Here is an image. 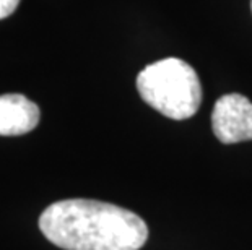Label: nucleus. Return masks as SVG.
Returning a JSON list of instances; mask_svg holds the SVG:
<instances>
[{
  "instance_id": "1",
  "label": "nucleus",
  "mask_w": 252,
  "mask_h": 250,
  "mask_svg": "<svg viewBox=\"0 0 252 250\" xmlns=\"http://www.w3.org/2000/svg\"><path fill=\"white\" fill-rule=\"evenodd\" d=\"M39 229L63 250H138L148 239V227L135 213L85 198L49 205L39 218Z\"/></svg>"
},
{
  "instance_id": "2",
  "label": "nucleus",
  "mask_w": 252,
  "mask_h": 250,
  "mask_svg": "<svg viewBox=\"0 0 252 250\" xmlns=\"http://www.w3.org/2000/svg\"><path fill=\"white\" fill-rule=\"evenodd\" d=\"M137 89L142 99L174 120L195 115L202 104V84L190 63L169 57L150 63L138 73Z\"/></svg>"
},
{
  "instance_id": "3",
  "label": "nucleus",
  "mask_w": 252,
  "mask_h": 250,
  "mask_svg": "<svg viewBox=\"0 0 252 250\" xmlns=\"http://www.w3.org/2000/svg\"><path fill=\"white\" fill-rule=\"evenodd\" d=\"M212 129L226 145L252 140V103L239 93L224 94L213 108Z\"/></svg>"
},
{
  "instance_id": "4",
  "label": "nucleus",
  "mask_w": 252,
  "mask_h": 250,
  "mask_svg": "<svg viewBox=\"0 0 252 250\" xmlns=\"http://www.w3.org/2000/svg\"><path fill=\"white\" fill-rule=\"evenodd\" d=\"M39 108L23 94L0 96V135H25L36 129L39 122Z\"/></svg>"
},
{
  "instance_id": "5",
  "label": "nucleus",
  "mask_w": 252,
  "mask_h": 250,
  "mask_svg": "<svg viewBox=\"0 0 252 250\" xmlns=\"http://www.w3.org/2000/svg\"><path fill=\"white\" fill-rule=\"evenodd\" d=\"M20 0H0V20L10 17L17 10Z\"/></svg>"
},
{
  "instance_id": "6",
  "label": "nucleus",
  "mask_w": 252,
  "mask_h": 250,
  "mask_svg": "<svg viewBox=\"0 0 252 250\" xmlns=\"http://www.w3.org/2000/svg\"><path fill=\"white\" fill-rule=\"evenodd\" d=\"M251 8H252V0H251Z\"/></svg>"
}]
</instances>
